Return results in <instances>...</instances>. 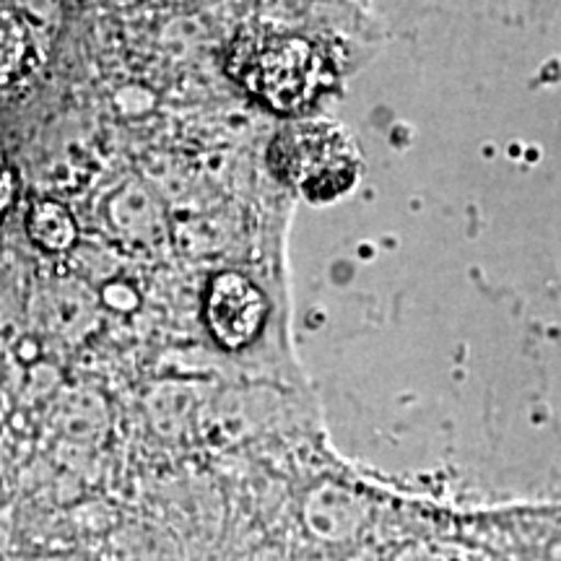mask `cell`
I'll return each instance as SVG.
<instances>
[{
  "label": "cell",
  "mask_w": 561,
  "mask_h": 561,
  "mask_svg": "<svg viewBox=\"0 0 561 561\" xmlns=\"http://www.w3.org/2000/svg\"><path fill=\"white\" fill-rule=\"evenodd\" d=\"M227 68L240 87L280 115H301L333 87L335 70L318 42L284 32H252L231 42Z\"/></svg>",
  "instance_id": "1"
},
{
  "label": "cell",
  "mask_w": 561,
  "mask_h": 561,
  "mask_svg": "<svg viewBox=\"0 0 561 561\" xmlns=\"http://www.w3.org/2000/svg\"><path fill=\"white\" fill-rule=\"evenodd\" d=\"M271 167L307 201L331 203L356 185L362 159L354 138L341 125L297 121L273 140Z\"/></svg>",
  "instance_id": "2"
},
{
  "label": "cell",
  "mask_w": 561,
  "mask_h": 561,
  "mask_svg": "<svg viewBox=\"0 0 561 561\" xmlns=\"http://www.w3.org/2000/svg\"><path fill=\"white\" fill-rule=\"evenodd\" d=\"M268 320V299L242 273H219L208 284L206 328L216 346L231 354L250 348L261 339Z\"/></svg>",
  "instance_id": "3"
},
{
  "label": "cell",
  "mask_w": 561,
  "mask_h": 561,
  "mask_svg": "<svg viewBox=\"0 0 561 561\" xmlns=\"http://www.w3.org/2000/svg\"><path fill=\"white\" fill-rule=\"evenodd\" d=\"M26 229H30L32 240L47 252L70 250L76 242V234H79L70 210L55 201L34 203L30 216H26Z\"/></svg>",
  "instance_id": "4"
},
{
  "label": "cell",
  "mask_w": 561,
  "mask_h": 561,
  "mask_svg": "<svg viewBox=\"0 0 561 561\" xmlns=\"http://www.w3.org/2000/svg\"><path fill=\"white\" fill-rule=\"evenodd\" d=\"M30 60V34L21 19L0 3V91L9 89L24 73Z\"/></svg>",
  "instance_id": "5"
},
{
  "label": "cell",
  "mask_w": 561,
  "mask_h": 561,
  "mask_svg": "<svg viewBox=\"0 0 561 561\" xmlns=\"http://www.w3.org/2000/svg\"><path fill=\"white\" fill-rule=\"evenodd\" d=\"M16 170H13V164L5 157L3 151H0V219H3L5 214H9V208L13 206V198H16Z\"/></svg>",
  "instance_id": "6"
}]
</instances>
